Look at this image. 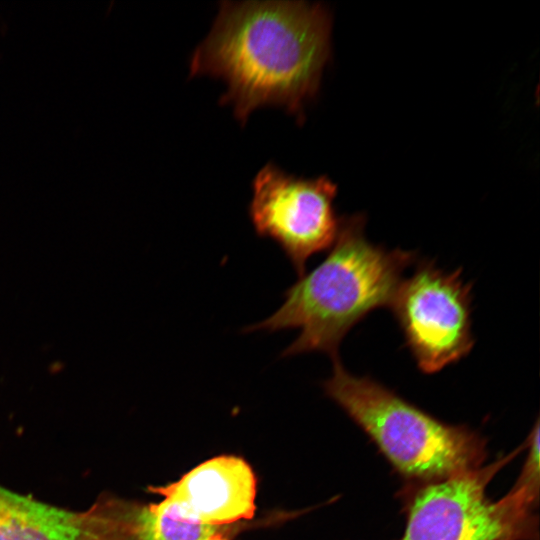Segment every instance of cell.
Listing matches in <instances>:
<instances>
[{
	"label": "cell",
	"instance_id": "4",
	"mask_svg": "<svg viewBox=\"0 0 540 540\" xmlns=\"http://www.w3.org/2000/svg\"><path fill=\"white\" fill-rule=\"evenodd\" d=\"M523 446L491 464L402 491L407 515L400 540H538V517L521 493L497 501L486 494L495 475Z\"/></svg>",
	"mask_w": 540,
	"mask_h": 540
},
{
	"label": "cell",
	"instance_id": "2",
	"mask_svg": "<svg viewBox=\"0 0 540 540\" xmlns=\"http://www.w3.org/2000/svg\"><path fill=\"white\" fill-rule=\"evenodd\" d=\"M365 217L339 218L336 239L325 259L284 293V302L268 318L245 332L298 329L282 356L321 352L339 358L347 333L372 311L389 307L414 251L386 249L365 235Z\"/></svg>",
	"mask_w": 540,
	"mask_h": 540
},
{
	"label": "cell",
	"instance_id": "3",
	"mask_svg": "<svg viewBox=\"0 0 540 540\" xmlns=\"http://www.w3.org/2000/svg\"><path fill=\"white\" fill-rule=\"evenodd\" d=\"M323 383L334 401L409 483H429L483 466L486 440L466 425L444 423L395 391L332 360Z\"/></svg>",
	"mask_w": 540,
	"mask_h": 540
},
{
	"label": "cell",
	"instance_id": "8",
	"mask_svg": "<svg viewBox=\"0 0 540 540\" xmlns=\"http://www.w3.org/2000/svg\"><path fill=\"white\" fill-rule=\"evenodd\" d=\"M0 540H119L116 499L75 512L0 486Z\"/></svg>",
	"mask_w": 540,
	"mask_h": 540
},
{
	"label": "cell",
	"instance_id": "7",
	"mask_svg": "<svg viewBox=\"0 0 540 540\" xmlns=\"http://www.w3.org/2000/svg\"><path fill=\"white\" fill-rule=\"evenodd\" d=\"M256 476L241 457L221 455L199 464L179 480L149 490L185 519L212 526L249 521L255 515Z\"/></svg>",
	"mask_w": 540,
	"mask_h": 540
},
{
	"label": "cell",
	"instance_id": "5",
	"mask_svg": "<svg viewBox=\"0 0 540 540\" xmlns=\"http://www.w3.org/2000/svg\"><path fill=\"white\" fill-rule=\"evenodd\" d=\"M472 299L460 268L445 271L431 260L401 281L389 307L423 373L439 372L473 348Z\"/></svg>",
	"mask_w": 540,
	"mask_h": 540
},
{
	"label": "cell",
	"instance_id": "9",
	"mask_svg": "<svg viewBox=\"0 0 540 540\" xmlns=\"http://www.w3.org/2000/svg\"><path fill=\"white\" fill-rule=\"evenodd\" d=\"M121 540H233L245 524L212 526L178 516L168 505L120 500Z\"/></svg>",
	"mask_w": 540,
	"mask_h": 540
},
{
	"label": "cell",
	"instance_id": "1",
	"mask_svg": "<svg viewBox=\"0 0 540 540\" xmlns=\"http://www.w3.org/2000/svg\"><path fill=\"white\" fill-rule=\"evenodd\" d=\"M331 14L302 1L220 3L206 38L194 50L190 75L223 80L220 103L245 124L263 106L304 119L330 57Z\"/></svg>",
	"mask_w": 540,
	"mask_h": 540
},
{
	"label": "cell",
	"instance_id": "6",
	"mask_svg": "<svg viewBox=\"0 0 540 540\" xmlns=\"http://www.w3.org/2000/svg\"><path fill=\"white\" fill-rule=\"evenodd\" d=\"M252 187L249 216L256 233L277 243L302 276L308 260L336 239V185L326 177H296L269 163L259 170Z\"/></svg>",
	"mask_w": 540,
	"mask_h": 540
},
{
	"label": "cell",
	"instance_id": "10",
	"mask_svg": "<svg viewBox=\"0 0 540 540\" xmlns=\"http://www.w3.org/2000/svg\"><path fill=\"white\" fill-rule=\"evenodd\" d=\"M528 448L527 457L522 471L512 487L514 490L522 493L530 502L538 505L539 499V422L526 439Z\"/></svg>",
	"mask_w": 540,
	"mask_h": 540
}]
</instances>
